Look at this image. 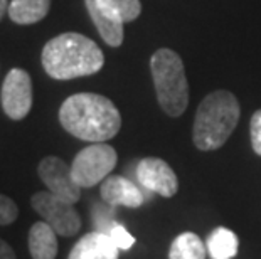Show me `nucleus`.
I'll return each mask as SVG.
<instances>
[{"label":"nucleus","mask_w":261,"mask_h":259,"mask_svg":"<svg viewBox=\"0 0 261 259\" xmlns=\"http://www.w3.org/2000/svg\"><path fill=\"white\" fill-rule=\"evenodd\" d=\"M59 121L69 135L91 143L112 140L121 128V114L112 100L96 93L69 96L59 109Z\"/></svg>","instance_id":"obj_1"},{"label":"nucleus","mask_w":261,"mask_h":259,"mask_svg":"<svg viewBox=\"0 0 261 259\" xmlns=\"http://www.w3.org/2000/svg\"><path fill=\"white\" fill-rule=\"evenodd\" d=\"M41 61L44 71L53 79L68 81L98 73L105 64V56L90 37L66 32L44 46Z\"/></svg>","instance_id":"obj_2"},{"label":"nucleus","mask_w":261,"mask_h":259,"mask_svg":"<svg viewBox=\"0 0 261 259\" xmlns=\"http://www.w3.org/2000/svg\"><path fill=\"white\" fill-rule=\"evenodd\" d=\"M240 103L231 91L211 93L199 104L192 128V140L199 150H218L227 141L240 121Z\"/></svg>","instance_id":"obj_3"},{"label":"nucleus","mask_w":261,"mask_h":259,"mask_svg":"<svg viewBox=\"0 0 261 259\" xmlns=\"http://www.w3.org/2000/svg\"><path fill=\"white\" fill-rule=\"evenodd\" d=\"M150 71L160 108L172 118L184 114L189 104V82L179 54L172 49H159L150 59Z\"/></svg>","instance_id":"obj_4"},{"label":"nucleus","mask_w":261,"mask_h":259,"mask_svg":"<svg viewBox=\"0 0 261 259\" xmlns=\"http://www.w3.org/2000/svg\"><path fill=\"white\" fill-rule=\"evenodd\" d=\"M118 162V155L113 147L107 143H93L83 148L71 163L73 179L81 189L98 185L113 172Z\"/></svg>","instance_id":"obj_5"},{"label":"nucleus","mask_w":261,"mask_h":259,"mask_svg":"<svg viewBox=\"0 0 261 259\" xmlns=\"http://www.w3.org/2000/svg\"><path fill=\"white\" fill-rule=\"evenodd\" d=\"M32 209L56 231L58 236L71 238L81 229V217L74 209V204H69L53 192L42 190L32 195Z\"/></svg>","instance_id":"obj_6"},{"label":"nucleus","mask_w":261,"mask_h":259,"mask_svg":"<svg viewBox=\"0 0 261 259\" xmlns=\"http://www.w3.org/2000/svg\"><path fill=\"white\" fill-rule=\"evenodd\" d=\"M2 109L10 120H24L32 108V81L27 71L14 68L5 76L0 93Z\"/></svg>","instance_id":"obj_7"},{"label":"nucleus","mask_w":261,"mask_h":259,"mask_svg":"<svg viewBox=\"0 0 261 259\" xmlns=\"http://www.w3.org/2000/svg\"><path fill=\"white\" fill-rule=\"evenodd\" d=\"M39 177L49 192L69 204H76L81 197V187L76 184L71 167L59 157H46L39 163Z\"/></svg>","instance_id":"obj_8"},{"label":"nucleus","mask_w":261,"mask_h":259,"mask_svg":"<svg viewBox=\"0 0 261 259\" xmlns=\"http://www.w3.org/2000/svg\"><path fill=\"white\" fill-rule=\"evenodd\" d=\"M137 179L143 189L162 195L174 197L179 190V180L172 167L162 158L148 157L143 158L137 165Z\"/></svg>","instance_id":"obj_9"},{"label":"nucleus","mask_w":261,"mask_h":259,"mask_svg":"<svg viewBox=\"0 0 261 259\" xmlns=\"http://www.w3.org/2000/svg\"><path fill=\"white\" fill-rule=\"evenodd\" d=\"M101 199L108 206H125L137 209L143 204V194L132 180L112 175L101 182Z\"/></svg>","instance_id":"obj_10"},{"label":"nucleus","mask_w":261,"mask_h":259,"mask_svg":"<svg viewBox=\"0 0 261 259\" xmlns=\"http://www.w3.org/2000/svg\"><path fill=\"white\" fill-rule=\"evenodd\" d=\"M118 251L110 234L93 231L76 242L68 259H118Z\"/></svg>","instance_id":"obj_11"},{"label":"nucleus","mask_w":261,"mask_h":259,"mask_svg":"<svg viewBox=\"0 0 261 259\" xmlns=\"http://www.w3.org/2000/svg\"><path fill=\"white\" fill-rule=\"evenodd\" d=\"M29 252L32 259H56L58 234L47 222H36L29 231Z\"/></svg>","instance_id":"obj_12"},{"label":"nucleus","mask_w":261,"mask_h":259,"mask_svg":"<svg viewBox=\"0 0 261 259\" xmlns=\"http://www.w3.org/2000/svg\"><path fill=\"white\" fill-rule=\"evenodd\" d=\"M86 9L90 12V17L96 25L99 36L103 37V41L112 47H118L123 42V22L116 20L112 15L105 14L96 0H85Z\"/></svg>","instance_id":"obj_13"},{"label":"nucleus","mask_w":261,"mask_h":259,"mask_svg":"<svg viewBox=\"0 0 261 259\" xmlns=\"http://www.w3.org/2000/svg\"><path fill=\"white\" fill-rule=\"evenodd\" d=\"M51 9V0H12L9 4V17L19 25H29L42 20Z\"/></svg>","instance_id":"obj_14"},{"label":"nucleus","mask_w":261,"mask_h":259,"mask_svg":"<svg viewBox=\"0 0 261 259\" xmlns=\"http://www.w3.org/2000/svg\"><path fill=\"white\" fill-rule=\"evenodd\" d=\"M238 236L226 227L214 229L207 238V251L213 259H231L238 254Z\"/></svg>","instance_id":"obj_15"},{"label":"nucleus","mask_w":261,"mask_h":259,"mask_svg":"<svg viewBox=\"0 0 261 259\" xmlns=\"http://www.w3.org/2000/svg\"><path fill=\"white\" fill-rule=\"evenodd\" d=\"M169 259H205V244L197 234L184 233L172 242Z\"/></svg>","instance_id":"obj_16"},{"label":"nucleus","mask_w":261,"mask_h":259,"mask_svg":"<svg viewBox=\"0 0 261 259\" xmlns=\"http://www.w3.org/2000/svg\"><path fill=\"white\" fill-rule=\"evenodd\" d=\"M96 4L105 14L112 15L123 24L135 20L142 12L140 0H96Z\"/></svg>","instance_id":"obj_17"},{"label":"nucleus","mask_w":261,"mask_h":259,"mask_svg":"<svg viewBox=\"0 0 261 259\" xmlns=\"http://www.w3.org/2000/svg\"><path fill=\"white\" fill-rule=\"evenodd\" d=\"M19 216V207L10 197L0 194V225H9L15 222Z\"/></svg>","instance_id":"obj_18"},{"label":"nucleus","mask_w":261,"mask_h":259,"mask_svg":"<svg viewBox=\"0 0 261 259\" xmlns=\"http://www.w3.org/2000/svg\"><path fill=\"white\" fill-rule=\"evenodd\" d=\"M107 234H110V238L113 239V242L116 246H118V249H130V247L135 244V238L126 231L123 225H120V224H113L112 225V229L108 231Z\"/></svg>","instance_id":"obj_19"},{"label":"nucleus","mask_w":261,"mask_h":259,"mask_svg":"<svg viewBox=\"0 0 261 259\" xmlns=\"http://www.w3.org/2000/svg\"><path fill=\"white\" fill-rule=\"evenodd\" d=\"M251 147L256 155L261 157V109L254 111V114L251 117Z\"/></svg>","instance_id":"obj_20"},{"label":"nucleus","mask_w":261,"mask_h":259,"mask_svg":"<svg viewBox=\"0 0 261 259\" xmlns=\"http://www.w3.org/2000/svg\"><path fill=\"white\" fill-rule=\"evenodd\" d=\"M0 259H17L15 257L14 249L10 247L7 242L0 239Z\"/></svg>","instance_id":"obj_21"},{"label":"nucleus","mask_w":261,"mask_h":259,"mask_svg":"<svg viewBox=\"0 0 261 259\" xmlns=\"http://www.w3.org/2000/svg\"><path fill=\"white\" fill-rule=\"evenodd\" d=\"M9 10V2L7 0H0V20H2L4 17V14Z\"/></svg>","instance_id":"obj_22"}]
</instances>
